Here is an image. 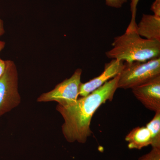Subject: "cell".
Returning <instances> with one entry per match:
<instances>
[{
    "label": "cell",
    "instance_id": "17",
    "mask_svg": "<svg viewBox=\"0 0 160 160\" xmlns=\"http://www.w3.org/2000/svg\"><path fill=\"white\" fill-rule=\"evenodd\" d=\"M6 43L3 41L0 40V52L2 51L4 48H5Z\"/></svg>",
    "mask_w": 160,
    "mask_h": 160
},
{
    "label": "cell",
    "instance_id": "12",
    "mask_svg": "<svg viewBox=\"0 0 160 160\" xmlns=\"http://www.w3.org/2000/svg\"><path fill=\"white\" fill-rule=\"evenodd\" d=\"M140 0H131L130 3V11L131 12L132 18L130 22L128 27L136 28L137 24L136 22V17L137 11L138 3Z\"/></svg>",
    "mask_w": 160,
    "mask_h": 160
},
{
    "label": "cell",
    "instance_id": "16",
    "mask_svg": "<svg viewBox=\"0 0 160 160\" xmlns=\"http://www.w3.org/2000/svg\"><path fill=\"white\" fill-rule=\"evenodd\" d=\"M5 33V28H4V22L0 18V38Z\"/></svg>",
    "mask_w": 160,
    "mask_h": 160
},
{
    "label": "cell",
    "instance_id": "4",
    "mask_svg": "<svg viewBox=\"0 0 160 160\" xmlns=\"http://www.w3.org/2000/svg\"><path fill=\"white\" fill-rule=\"evenodd\" d=\"M6 62V71L0 78V117L17 107L21 101L16 66L11 60Z\"/></svg>",
    "mask_w": 160,
    "mask_h": 160
},
{
    "label": "cell",
    "instance_id": "15",
    "mask_svg": "<svg viewBox=\"0 0 160 160\" xmlns=\"http://www.w3.org/2000/svg\"><path fill=\"white\" fill-rule=\"evenodd\" d=\"M6 67V60H3L0 58V78L2 77L5 73Z\"/></svg>",
    "mask_w": 160,
    "mask_h": 160
},
{
    "label": "cell",
    "instance_id": "11",
    "mask_svg": "<svg viewBox=\"0 0 160 160\" xmlns=\"http://www.w3.org/2000/svg\"><path fill=\"white\" fill-rule=\"evenodd\" d=\"M138 160H160V148H152L149 152L141 157Z\"/></svg>",
    "mask_w": 160,
    "mask_h": 160
},
{
    "label": "cell",
    "instance_id": "6",
    "mask_svg": "<svg viewBox=\"0 0 160 160\" xmlns=\"http://www.w3.org/2000/svg\"><path fill=\"white\" fill-rule=\"evenodd\" d=\"M135 98L146 109L160 111V76L132 89Z\"/></svg>",
    "mask_w": 160,
    "mask_h": 160
},
{
    "label": "cell",
    "instance_id": "7",
    "mask_svg": "<svg viewBox=\"0 0 160 160\" xmlns=\"http://www.w3.org/2000/svg\"><path fill=\"white\" fill-rule=\"evenodd\" d=\"M123 66L124 62L116 59L105 64L104 71L99 76L86 83H81L79 96L84 97L99 88L110 79L119 74Z\"/></svg>",
    "mask_w": 160,
    "mask_h": 160
},
{
    "label": "cell",
    "instance_id": "13",
    "mask_svg": "<svg viewBox=\"0 0 160 160\" xmlns=\"http://www.w3.org/2000/svg\"><path fill=\"white\" fill-rule=\"evenodd\" d=\"M105 1L107 6L119 9L122 7L125 3H127L128 0H105Z\"/></svg>",
    "mask_w": 160,
    "mask_h": 160
},
{
    "label": "cell",
    "instance_id": "5",
    "mask_svg": "<svg viewBox=\"0 0 160 160\" xmlns=\"http://www.w3.org/2000/svg\"><path fill=\"white\" fill-rule=\"evenodd\" d=\"M82 74V69H77L71 77L58 84L51 91L40 96L37 102H56L63 107L74 105L79 96Z\"/></svg>",
    "mask_w": 160,
    "mask_h": 160
},
{
    "label": "cell",
    "instance_id": "1",
    "mask_svg": "<svg viewBox=\"0 0 160 160\" xmlns=\"http://www.w3.org/2000/svg\"><path fill=\"white\" fill-rule=\"evenodd\" d=\"M119 74L86 96L78 98L74 105L57 106V110L64 118L62 132L67 142H86L92 133L90 124L95 112L102 104L113 99L118 89Z\"/></svg>",
    "mask_w": 160,
    "mask_h": 160
},
{
    "label": "cell",
    "instance_id": "2",
    "mask_svg": "<svg viewBox=\"0 0 160 160\" xmlns=\"http://www.w3.org/2000/svg\"><path fill=\"white\" fill-rule=\"evenodd\" d=\"M112 45V49L106 52L112 59L145 62L160 56V42L141 37L136 28L128 27L124 34L114 38Z\"/></svg>",
    "mask_w": 160,
    "mask_h": 160
},
{
    "label": "cell",
    "instance_id": "14",
    "mask_svg": "<svg viewBox=\"0 0 160 160\" xmlns=\"http://www.w3.org/2000/svg\"><path fill=\"white\" fill-rule=\"evenodd\" d=\"M151 10L153 12L154 16L160 18V0H155L152 5Z\"/></svg>",
    "mask_w": 160,
    "mask_h": 160
},
{
    "label": "cell",
    "instance_id": "8",
    "mask_svg": "<svg viewBox=\"0 0 160 160\" xmlns=\"http://www.w3.org/2000/svg\"><path fill=\"white\" fill-rule=\"evenodd\" d=\"M136 31L141 37L160 42V18L154 15L143 14L137 25Z\"/></svg>",
    "mask_w": 160,
    "mask_h": 160
},
{
    "label": "cell",
    "instance_id": "9",
    "mask_svg": "<svg viewBox=\"0 0 160 160\" xmlns=\"http://www.w3.org/2000/svg\"><path fill=\"white\" fill-rule=\"evenodd\" d=\"M125 140L128 142L129 149H141L151 145L152 138L151 132L145 126L137 127L129 132L126 136Z\"/></svg>",
    "mask_w": 160,
    "mask_h": 160
},
{
    "label": "cell",
    "instance_id": "10",
    "mask_svg": "<svg viewBox=\"0 0 160 160\" xmlns=\"http://www.w3.org/2000/svg\"><path fill=\"white\" fill-rule=\"evenodd\" d=\"M151 132L152 148H160V111L155 112L154 117L146 125Z\"/></svg>",
    "mask_w": 160,
    "mask_h": 160
},
{
    "label": "cell",
    "instance_id": "3",
    "mask_svg": "<svg viewBox=\"0 0 160 160\" xmlns=\"http://www.w3.org/2000/svg\"><path fill=\"white\" fill-rule=\"evenodd\" d=\"M160 76V57L145 62L124 63L119 74L118 88L132 89Z\"/></svg>",
    "mask_w": 160,
    "mask_h": 160
}]
</instances>
